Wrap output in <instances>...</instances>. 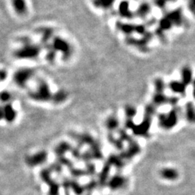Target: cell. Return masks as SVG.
I'll use <instances>...</instances> for the list:
<instances>
[{"label": "cell", "mask_w": 195, "mask_h": 195, "mask_svg": "<svg viewBox=\"0 0 195 195\" xmlns=\"http://www.w3.org/2000/svg\"><path fill=\"white\" fill-rule=\"evenodd\" d=\"M13 4L15 10L18 14H24L27 10L25 0H13Z\"/></svg>", "instance_id": "obj_3"}, {"label": "cell", "mask_w": 195, "mask_h": 195, "mask_svg": "<svg viewBox=\"0 0 195 195\" xmlns=\"http://www.w3.org/2000/svg\"><path fill=\"white\" fill-rule=\"evenodd\" d=\"M125 179L120 176L114 177L109 182V187L112 189H118L122 187L125 184Z\"/></svg>", "instance_id": "obj_2"}, {"label": "cell", "mask_w": 195, "mask_h": 195, "mask_svg": "<svg viewBox=\"0 0 195 195\" xmlns=\"http://www.w3.org/2000/svg\"><path fill=\"white\" fill-rule=\"evenodd\" d=\"M66 195H69V194H68V193H66Z\"/></svg>", "instance_id": "obj_6"}, {"label": "cell", "mask_w": 195, "mask_h": 195, "mask_svg": "<svg viewBox=\"0 0 195 195\" xmlns=\"http://www.w3.org/2000/svg\"><path fill=\"white\" fill-rule=\"evenodd\" d=\"M111 2H112V0H96V1H95L97 5L103 7L108 6Z\"/></svg>", "instance_id": "obj_5"}, {"label": "cell", "mask_w": 195, "mask_h": 195, "mask_svg": "<svg viewBox=\"0 0 195 195\" xmlns=\"http://www.w3.org/2000/svg\"><path fill=\"white\" fill-rule=\"evenodd\" d=\"M43 179L45 182H46L47 184H49L50 187L49 195H59V186L58 184L53 182L50 178L48 173H44L43 174Z\"/></svg>", "instance_id": "obj_1"}, {"label": "cell", "mask_w": 195, "mask_h": 195, "mask_svg": "<svg viewBox=\"0 0 195 195\" xmlns=\"http://www.w3.org/2000/svg\"><path fill=\"white\" fill-rule=\"evenodd\" d=\"M161 177L167 180H175L178 177V173L173 169H164L161 172Z\"/></svg>", "instance_id": "obj_4"}]
</instances>
